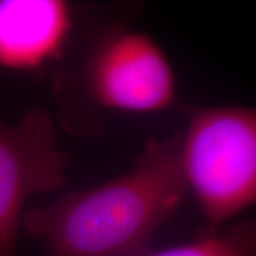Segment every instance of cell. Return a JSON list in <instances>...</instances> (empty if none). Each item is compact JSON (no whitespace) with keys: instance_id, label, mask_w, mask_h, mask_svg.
<instances>
[{"instance_id":"6da1fadb","label":"cell","mask_w":256,"mask_h":256,"mask_svg":"<svg viewBox=\"0 0 256 256\" xmlns=\"http://www.w3.org/2000/svg\"><path fill=\"white\" fill-rule=\"evenodd\" d=\"M180 146L181 131L148 140L127 172L28 208L22 228L43 244L46 256L148 255L188 194Z\"/></svg>"},{"instance_id":"7a4b0ae2","label":"cell","mask_w":256,"mask_h":256,"mask_svg":"<svg viewBox=\"0 0 256 256\" xmlns=\"http://www.w3.org/2000/svg\"><path fill=\"white\" fill-rule=\"evenodd\" d=\"M181 168L208 228H220L256 201V112L248 107L188 110Z\"/></svg>"},{"instance_id":"3957f363","label":"cell","mask_w":256,"mask_h":256,"mask_svg":"<svg viewBox=\"0 0 256 256\" xmlns=\"http://www.w3.org/2000/svg\"><path fill=\"white\" fill-rule=\"evenodd\" d=\"M96 106L106 110L150 114L172 107L176 80L162 47L150 34L116 30L96 46L86 67Z\"/></svg>"},{"instance_id":"277c9868","label":"cell","mask_w":256,"mask_h":256,"mask_svg":"<svg viewBox=\"0 0 256 256\" xmlns=\"http://www.w3.org/2000/svg\"><path fill=\"white\" fill-rule=\"evenodd\" d=\"M68 156L57 146L54 121L33 107L14 126L0 121V256H16L28 201L66 184Z\"/></svg>"},{"instance_id":"5b68a950","label":"cell","mask_w":256,"mask_h":256,"mask_svg":"<svg viewBox=\"0 0 256 256\" xmlns=\"http://www.w3.org/2000/svg\"><path fill=\"white\" fill-rule=\"evenodd\" d=\"M73 18L64 0H0V70L36 73L60 60Z\"/></svg>"},{"instance_id":"8992f818","label":"cell","mask_w":256,"mask_h":256,"mask_svg":"<svg viewBox=\"0 0 256 256\" xmlns=\"http://www.w3.org/2000/svg\"><path fill=\"white\" fill-rule=\"evenodd\" d=\"M146 256H256L255 224L244 220L225 229L206 228L195 240Z\"/></svg>"}]
</instances>
